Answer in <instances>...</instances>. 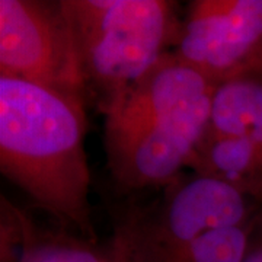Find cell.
<instances>
[{
  "instance_id": "6da1fadb",
  "label": "cell",
  "mask_w": 262,
  "mask_h": 262,
  "mask_svg": "<svg viewBox=\"0 0 262 262\" xmlns=\"http://www.w3.org/2000/svg\"><path fill=\"white\" fill-rule=\"evenodd\" d=\"M84 99L0 76V169L63 229L96 242Z\"/></svg>"
},
{
  "instance_id": "7a4b0ae2",
  "label": "cell",
  "mask_w": 262,
  "mask_h": 262,
  "mask_svg": "<svg viewBox=\"0 0 262 262\" xmlns=\"http://www.w3.org/2000/svg\"><path fill=\"white\" fill-rule=\"evenodd\" d=\"M60 2L102 113L172 51L182 25L177 3L166 0Z\"/></svg>"
},
{
  "instance_id": "3957f363",
  "label": "cell",
  "mask_w": 262,
  "mask_h": 262,
  "mask_svg": "<svg viewBox=\"0 0 262 262\" xmlns=\"http://www.w3.org/2000/svg\"><path fill=\"white\" fill-rule=\"evenodd\" d=\"M259 207L223 182L194 173L172 182L155 213L134 210L125 222L143 261L179 262L196 239L210 230L248 223Z\"/></svg>"
},
{
  "instance_id": "277c9868",
  "label": "cell",
  "mask_w": 262,
  "mask_h": 262,
  "mask_svg": "<svg viewBox=\"0 0 262 262\" xmlns=\"http://www.w3.org/2000/svg\"><path fill=\"white\" fill-rule=\"evenodd\" d=\"M0 76L88 98L61 2L0 0Z\"/></svg>"
},
{
  "instance_id": "5b68a950",
  "label": "cell",
  "mask_w": 262,
  "mask_h": 262,
  "mask_svg": "<svg viewBox=\"0 0 262 262\" xmlns=\"http://www.w3.org/2000/svg\"><path fill=\"white\" fill-rule=\"evenodd\" d=\"M213 96V95H211ZM211 98L141 121L105 127V150L111 175L122 188L168 187L189 166L206 133Z\"/></svg>"
},
{
  "instance_id": "8992f818",
  "label": "cell",
  "mask_w": 262,
  "mask_h": 262,
  "mask_svg": "<svg viewBox=\"0 0 262 262\" xmlns=\"http://www.w3.org/2000/svg\"><path fill=\"white\" fill-rule=\"evenodd\" d=\"M170 53L213 88L261 73L262 0L191 2Z\"/></svg>"
},
{
  "instance_id": "52a82bcc",
  "label": "cell",
  "mask_w": 262,
  "mask_h": 262,
  "mask_svg": "<svg viewBox=\"0 0 262 262\" xmlns=\"http://www.w3.org/2000/svg\"><path fill=\"white\" fill-rule=\"evenodd\" d=\"M2 262H114L110 246L101 248L67 229H42L2 195Z\"/></svg>"
},
{
  "instance_id": "ba28073f",
  "label": "cell",
  "mask_w": 262,
  "mask_h": 262,
  "mask_svg": "<svg viewBox=\"0 0 262 262\" xmlns=\"http://www.w3.org/2000/svg\"><path fill=\"white\" fill-rule=\"evenodd\" d=\"M188 169L217 179L262 206V149L251 141L219 134L207 127Z\"/></svg>"
},
{
  "instance_id": "9c48e42d",
  "label": "cell",
  "mask_w": 262,
  "mask_h": 262,
  "mask_svg": "<svg viewBox=\"0 0 262 262\" xmlns=\"http://www.w3.org/2000/svg\"><path fill=\"white\" fill-rule=\"evenodd\" d=\"M208 128L262 149V72L214 86Z\"/></svg>"
},
{
  "instance_id": "30bf717a",
  "label": "cell",
  "mask_w": 262,
  "mask_h": 262,
  "mask_svg": "<svg viewBox=\"0 0 262 262\" xmlns=\"http://www.w3.org/2000/svg\"><path fill=\"white\" fill-rule=\"evenodd\" d=\"M251 222L210 230L188 248L179 262H244Z\"/></svg>"
},
{
  "instance_id": "8fae6325",
  "label": "cell",
  "mask_w": 262,
  "mask_h": 262,
  "mask_svg": "<svg viewBox=\"0 0 262 262\" xmlns=\"http://www.w3.org/2000/svg\"><path fill=\"white\" fill-rule=\"evenodd\" d=\"M108 246L113 252L114 262H144L125 219L115 227Z\"/></svg>"
},
{
  "instance_id": "7c38bea8",
  "label": "cell",
  "mask_w": 262,
  "mask_h": 262,
  "mask_svg": "<svg viewBox=\"0 0 262 262\" xmlns=\"http://www.w3.org/2000/svg\"><path fill=\"white\" fill-rule=\"evenodd\" d=\"M244 262H262V206L256 210L251 222L249 241Z\"/></svg>"
}]
</instances>
